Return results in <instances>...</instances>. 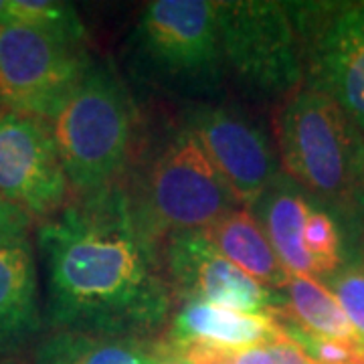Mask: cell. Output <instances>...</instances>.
Returning <instances> with one entry per match:
<instances>
[{
	"label": "cell",
	"instance_id": "30bf717a",
	"mask_svg": "<svg viewBox=\"0 0 364 364\" xmlns=\"http://www.w3.org/2000/svg\"><path fill=\"white\" fill-rule=\"evenodd\" d=\"M181 124L193 132L243 208L253 207L282 174L265 132L233 107L196 104L184 112Z\"/></svg>",
	"mask_w": 364,
	"mask_h": 364
},
{
	"label": "cell",
	"instance_id": "603a6c76",
	"mask_svg": "<svg viewBox=\"0 0 364 364\" xmlns=\"http://www.w3.org/2000/svg\"><path fill=\"white\" fill-rule=\"evenodd\" d=\"M269 350H272L273 358H275V364H314L294 342H289L284 336L272 342Z\"/></svg>",
	"mask_w": 364,
	"mask_h": 364
},
{
	"label": "cell",
	"instance_id": "ac0fdd59",
	"mask_svg": "<svg viewBox=\"0 0 364 364\" xmlns=\"http://www.w3.org/2000/svg\"><path fill=\"white\" fill-rule=\"evenodd\" d=\"M11 23L35 26L55 37L85 45L87 28L83 25L77 9L69 2L59 0H9Z\"/></svg>",
	"mask_w": 364,
	"mask_h": 364
},
{
	"label": "cell",
	"instance_id": "484cf974",
	"mask_svg": "<svg viewBox=\"0 0 364 364\" xmlns=\"http://www.w3.org/2000/svg\"><path fill=\"white\" fill-rule=\"evenodd\" d=\"M4 23H11V16H9V0H0V26Z\"/></svg>",
	"mask_w": 364,
	"mask_h": 364
},
{
	"label": "cell",
	"instance_id": "9a60e30c",
	"mask_svg": "<svg viewBox=\"0 0 364 364\" xmlns=\"http://www.w3.org/2000/svg\"><path fill=\"white\" fill-rule=\"evenodd\" d=\"M203 235L215 245L223 257L237 265L261 286L282 291L287 284V272L273 253L267 237L251 215L239 207L207 227Z\"/></svg>",
	"mask_w": 364,
	"mask_h": 364
},
{
	"label": "cell",
	"instance_id": "ffe728a7",
	"mask_svg": "<svg viewBox=\"0 0 364 364\" xmlns=\"http://www.w3.org/2000/svg\"><path fill=\"white\" fill-rule=\"evenodd\" d=\"M324 282L346 314L364 352V261L342 265Z\"/></svg>",
	"mask_w": 364,
	"mask_h": 364
},
{
	"label": "cell",
	"instance_id": "2e32d148",
	"mask_svg": "<svg viewBox=\"0 0 364 364\" xmlns=\"http://www.w3.org/2000/svg\"><path fill=\"white\" fill-rule=\"evenodd\" d=\"M164 348V340L55 332L37 346L33 364H158Z\"/></svg>",
	"mask_w": 364,
	"mask_h": 364
},
{
	"label": "cell",
	"instance_id": "277c9868",
	"mask_svg": "<svg viewBox=\"0 0 364 364\" xmlns=\"http://www.w3.org/2000/svg\"><path fill=\"white\" fill-rule=\"evenodd\" d=\"M136 215L158 245L168 237L205 231L239 200L184 124L172 128L128 188Z\"/></svg>",
	"mask_w": 364,
	"mask_h": 364
},
{
	"label": "cell",
	"instance_id": "83f0119b",
	"mask_svg": "<svg viewBox=\"0 0 364 364\" xmlns=\"http://www.w3.org/2000/svg\"><path fill=\"white\" fill-rule=\"evenodd\" d=\"M358 203H360V205H363V208H364V193L360 195V198H358Z\"/></svg>",
	"mask_w": 364,
	"mask_h": 364
},
{
	"label": "cell",
	"instance_id": "7a4b0ae2",
	"mask_svg": "<svg viewBox=\"0 0 364 364\" xmlns=\"http://www.w3.org/2000/svg\"><path fill=\"white\" fill-rule=\"evenodd\" d=\"M138 112L112 63H91L51 130L69 188L90 196L122 182L136 146Z\"/></svg>",
	"mask_w": 364,
	"mask_h": 364
},
{
	"label": "cell",
	"instance_id": "5bb4252c",
	"mask_svg": "<svg viewBox=\"0 0 364 364\" xmlns=\"http://www.w3.org/2000/svg\"><path fill=\"white\" fill-rule=\"evenodd\" d=\"M310 205L312 196L282 172L249 208L287 275L314 277L312 261L304 243Z\"/></svg>",
	"mask_w": 364,
	"mask_h": 364
},
{
	"label": "cell",
	"instance_id": "cb8c5ba5",
	"mask_svg": "<svg viewBox=\"0 0 364 364\" xmlns=\"http://www.w3.org/2000/svg\"><path fill=\"white\" fill-rule=\"evenodd\" d=\"M235 364H275V358L269 350V344H261L239 352Z\"/></svg>",
	"mask_w": 364,
	"mask_h": 364
},
{
	"label": "cell",
	"instance_id": "ba28073f",
	"mask_svg": "<svg viewBox=\"0 0 364 364\" xmlns=\"http://www.w3.org/2000/svg\"><path fill=\"white\" fill-rule=\"evenodd\" d=\"M287 9L304 45L306 87L330 97L364 132V0Z\"/></svg>",
	"mask_w": 364,
	"mask_h": 364
},
{
	"label": "cell",
	"instance_id": "d4e9b609",
	"mask_svg": "<svg viewBox=\"0 0 364 364\" xmlns=\"http://www.w3.org/2000/svg\"><path fill=\"white\" fill-rule=\"evenodd\" d=\"M164 344H166V340H164ZM158 364H186L184 360H181L174 352L170 350V346L166 344V348H164V354H162V358H160V363Z\"/></svg>",
	"mask_w": 364,
	"mask_h": 364
},
{
	"label": "cell",
	"instance_id": "7c38bea8",
	"mask_svg": "<svg viewBox=\"0 0 364 364\" xmlns=\"http://www.w3.org/2000/svg\"><path fill=\"white\" fill-rule=\"evenodd\" d=\"M43 328L39 273L26 241L0 247V358L25 348Z\"/></svg>",
	"mask_w": 364,
	"mask_h": 364
},
{
	"label": "cell",
	"instance_id": "7402d4cb",
	"mask_svg": "<svg viewBox=\"0 0 364 364\" xmlns=\"http://www.w3.org/2000/svg\"><path fill=\"white\" fill-rule=\"evenodd\" d=\"M33 227V219L23 208L14 207L13 203L0 196V247L9 243L26 241Z\"/></svg>",
	"mask_w": 364,
	"mask_h": 364
},
{
	"label": "cell",
	"instance_id": "44dd1931",
	"mask_svg": "<svg viewBox=\"0 0 364 364\" xmlns=\"http://www.w3.org/2000/svg\"><path fill=\"white\" fill-rule=\"evenodd\" d=\"M170 350L174 352L186 364H235L241 350L223 348L207 342H168Z\"/></svg>",
	"mask_w": 364,
	"mask_h": 364
},
{
	"label": "cell",
	"instance_id": "d6986e66",
	"mask_svg": "<svg viewBox=\"0 0 364 364\" xmlns=\"http://www.w3.org/2000/svg\"><path fill=\"white\" fill-rule=\"evenodd\" d=\"M275 320L279 324L282 336L289 342H294L299 350L304 352L314 364H360L364 363V352L348 344L334 338L318 336L312 332L301 330L299 326L289 322L279 312H275Z\"/></svg>",
	"mask_w": 364,
	"mask_h": 364
},
{
	"label": "cell",
	"instance_id": "6da1fadb",
	"mask_svg": "<svg viewBox=\"0 0 364 364\" xmlns=\"http://www.w3.org/2000/svg\"><path fill=\"white\" fill-rule=\"evenodd\" d=\"M47 322L57 332L154 338L174 291L160 245L146 233L128 186L75 196L39 227Z\"/></svg>",
	"mask_w": 364,
	"mask_h": 364
},
{
	"label": "cell",
	"instance_id": "52a82bcc",
	"mask_svg": "<svg viewBox=\"0 0 364 364\" xmlns=\"http://www.w3.org/2000/svg\"><path fill=\"white\" fill-rule=\"evenodd\" d=\"M75 45L23 23L0 26V107L51 124L91 67Z\"/></svg>",
	"mask_w": 364,
	"mask_h": 364
},
{
	"label": "cell",
	"instance_id": "8992f818",
	"mask_svg": "<svg viewBox=\"0 0 364 364\" xmlns=\"http://www.w3.org/2000/svg\"><path fill=\"white\" fill-rule=\"evenodd\" d=\"M225 67L251 93L282 97L299 90L304 45L287 2L217 0Z\"/></svg>",
	"mask_w": 364,
	"mask_h": 364
},
{
	"label": "cell",
	"instance_id": "8fae6325",
	"mask_svg": "<svg viewBox=\"0 0 364 364\" xmlns=\"http://www.w3.org/2000/svg\"><path fill=\"white\" fill-rule=\"evenodd\" d=\"M160 253L170 287L182 301H208L247 314H273L284 306L282 291L261 286L241 272L203 231L172 235L162 241Z\"/></svg>",
	"mask_w": 364,
	"mask_h": 364
},
{
	"label": "cell",
	"instance_id": "4fadbf2b",
	"mask_svg": "<svg viewBox=\"0 0 364 364\" xmlns=\"http://www.w3.org/2000/svg\"><path fill=\"white\" fill-rule=\"evenodd\" d=\"M282 338L273 314H247L188 299L172 316L168 342H207L231 350H247Z\"/></svg>",
	"mask_w": 364,
	"mask_h": 364
},
{
	"label": "cell",
	"instance_id": "f1b7e54d",
	"mask_svg": "<svg viewBox=\"0 0 364 364\" xmlns=\"http://www.w3.org/2000/svg\"><path fill=\"white\" fill-rule=\"evenodd\" d=\"M360 364H364V363H360Z\"/></svg>",
	"mask_w": 364,
	"mask_h": 364
},
{
	"label": "cell",
	"instance_id": "e0dca14e",
	"mask_svg": "<svg viewBox=\"0 0 364 364\" xmlns=\"http://www.w3.org/2000/svg\"><path fill=\"white\" fill-rule=\"evenodd\" d=\"M284 306L277 312L306 332L348 342L360 348L356 334L334 294L320 279L289 275L282 289ZM363 350V348H360Z\"/></svg>",
	"mask_w": 364,
	"mask_h": 364
},
{
	"label": "cell",
	"instance_id": "3957f363",
	"mask_svg": "<svg viewBox=\"0 0 364 364\" xmlns=\"http://www.w3.org/2000/svg\"><path fill=\"white\" fill-rule=\"evenodd\" d=\"M286 174L316 200L348 205L364 193V132L320 91H294L277 117Z\"/></svg>",
	"mask_w": 364,
	"mask_h": 364
},
{
	"label": "cell",
	"instance_id": "9c48e42d",
	"mask_svg": "<svg viewBox=\"0 0 364 364\" xmlns=\"http://www.w3.org/2000/svg\"><path fill=\"white\" fill-rule=\"evenodd\" d=\"M69 193L51 124L0 107V196L31 219L49 221Z\"/></svg>",
	"mask_w": 364,
	"mask_h": 364
},
{
	"label": "cell",
	"instance_id": "4316f807",
	"mask_svg": "<svg viewBox=\"0 0 364 364\" xmlns=\"http://www.w3.org/2000/svg\"><path fill=\"white\" fill-rule=\"evenodd\" d=\"M0 364H26V363L18 360V358H14V356H6V358H0Z\"/></svg>",
	"mask_w": 364,
	"mask_h": 364
},
{
	"label": "cell",
	"instance_id": "5b68a950",
	"mask_svg": "<svg viewBox=\"0 0 364 364\" xmlns=\"http://www.w3.org/2000/svg\"><path fill=\"white\" fill-rule=\"evenodd\" d=\"M132 61L146 81L213 97L225 77L217 0L148 2L130 37Z\"/></svg>",
	"mask_w": 364,
	"mask_h": 364
}]
</instances>
